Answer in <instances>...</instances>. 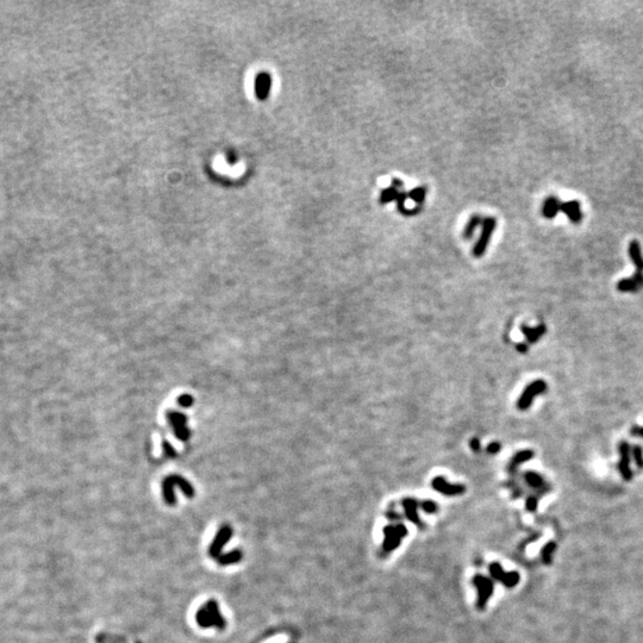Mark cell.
I'll list each match as a JSON object with an SVG mask.
<instances>
[{
    "label": "cell",
    "instance_id": "cell-8",
    "mask_svg": "<svg viewBox=\"0 0 643 643\" xmlns=\"http://www.w3.org/2000/svg\"><path fill=\"white\" fill-rule=\"evenodd\" d=\"M473 583L477 586L478 593H479V597H478V606H479V609H484L485 605H486L487 600H489V598L492 596V590H493L492 581L487 579V578L481 577V575H477V577L474 578Z\"/></svg>",
    "mask_w": 643,
    "mask_h": 643
},
{
    "label": "cell",
    "instance_id": "cell-28",
    "mask_svg": "<svg viewBox=\"0 0 643 643\" xmlns=\"http://www.w3.org/2000/svg\"><path fill=\"white\" fill-rule=\"evenodd\" d=\"M537 506V499L535 497H530V498L526 500V509L530 510V511H534Z\"/></svg>",
    "mask_w": 643,
    "mask_h": 643
},
{
    "label": "cell",
    "instance_id": "cell-17",
    "mask_svg": "<svg viewBox=\"0 0 643 643\" xmlns=\"http://www.w3.org/2000/svg\"><path fill=\"white\" fill-rule=\"evenodd\" d=\"M417 504L418 503L412 498H406L403 500V506H404V510H405V513L406 516H408V518L411 522L415 523V524L421 525L422 523L421 521H419L418 516H417V506H418Z\"/></svg>",
    "mask_w": 643,
    "mask_h": 643
},
{
    "label": "cell",
    "instance_id": "cell-4",
    "mask_svg": "<svg viewBox=\"0 0 643 643\" xmlns=\"http://www.w3.org/2000/svg\"><path fill=\"white\" fill-rule=\"evenodd\" d=\"M174 486L180 487V489L183 491V493H185L187 497H190V498L191 497H193V494H195V491H193L192 486H191L189 481L182 479L181 477L172 476L167 478V479L163 481V497H164V500H166L169 505H173V504L175 503V497H174V493H173Z\"/></svg>",
    "mask_w": 643,
    "mask_h": 643
},
{
    "label": "cell",
    "instance_id": "cell-30",
    "mask_svg": "<svg viewBox=\"0 0 643 643\" xmlns=\"http://www.w3.org/2000/svg\"><path fill=\"white\" fill-rule=\"evenodd\" d=\"M528 349H529V344L526 343V342H523V343L517 344V350H518L519 353L524 354V353H526V351H528Z\"/></svg>",
    "mask_w": 643,
    "mask_h": 643
},
{
    "label": "cell",
    "instance_id": "cell-23",
    "mask_svg": "<svg viewBox=\"0 0 643 643\" xmlns=\"http://www.w3.org/2000/svg\"><path fill=\"white\" fill-rule=\"evenodd\" d=\"M524 478L526 483L531 487H534V489H539V487L543 486V479H542V477L539 474L535 473V472H526L524 474Z\"/></svg>",
    "mask_w": 643,
    "mask_h": 643
},
{
    "label": "cell",
    "instance_id": "cell-21",
    "mask_svg": "<svg viewBox=\"0 0 643 643\" xmlns=\"http://www.w3.org/2000/svg\"><path fill=\"white\" fill-rule=\"evenodd\" d=\"M409 198H411L416 204H418L419 206H422L423 203H424L425 197H426V187L424 186H419L416 187V189H412L410 192L408 193Z\"/></svg>",
    "mask_w": 643,
    "mask_h": 643
},
{
    "label": "cell",
    "instance_id": "cell-24",
    "mask_svg": "<svg viewBox=\"0 0 643 643\" xmlns=\"http://www.w3.org/2000/svg\"><path fill=\"white\" fill-rule=\"evenodd\" d=\"M632 456L638 468H643V450L639 445L632 447Z\"/></svg>",
    "mask_w": 643,
    "mask_h": 643
},
{
    "label": "cell",
    "instance_id": "cell-2",
    "mask_svg": "<svg viewBox=\"0 0 643 643\" xmlns=\"http://www.w3.org/2000/svg\"><path fill=\"white\" fill-rule=\"evenodd\" d=\"M545 391H547V384H545L544 380H534L531 384H529L525 387L521 397L517 400V409L521 410V411L528 410L531 406L532 402H534L535 397L539 396V394H543Z\"/></svg>",
    "mask_w": 643,
    "mask_h": 643
},
{
    "label": "cell",
    "instance_id": "cell-18",
    "mask_svg": "<svg viewBox=\"0 0 643 643\" xmlns=\"http://www.w3.org/2000/svg\"><path fill=\"white\" fill-rule=\"evenodd\" d=\"M483 221H484V218L481 217V216H479V215H473V216H472V217L470 218V221H468V223L466 224V227H465L464 234H462V235H464L465 240H471L472 236H473L474 232H476L477 228L479 227V225L483 224Z\"/></svg>",
    "mask_w": 643,
    "mask_h": 643
},
{
    "label": "cell",
    "instance_id": "cell-1",
    "mask_svg": "<svg viewBox=\"0 0 643 643\" xmlns=\"http://www.w3.org/2000/svg\"><path fill=\"white\" fill-rule=\"evenodd\" d=\"M196 619L202 628L216 626L219 630H224L227 626V622L219 612L218 604L215 599H210L208 603L200 607L196 615Z\"/></svg>",
    "mask_w": 643,
    "mask_h": 643
},
{
    "label": "cell",
    "instance_id": "cell-10",
    "mask_svg": "<svg viewBox=\"0 0 643 643\" xmlns=\"http://www.w3.org/2000/svg\"><path fill=\"white\" fill-rule=\"evenodd\" d=\"M491 574L494 579L500 580L507 587H513L519 581V574L517 572H511V573H504L503 568L499 564H492L490 566Z\"/></svg>",
    "mask_w": 643,
    "mask_h": 643
},
{
    "label": "cell",
    "instance_id": "cell-19",
    "mask_svg": "<svg viewBox=\"0 0 643 643\" xmlns=\"http://www.w3.org/2000/svg\"><path fill=\"white\" fill-rule=\"evenodd\" d=\"M399 192H400V189H398V187H396V186H393V185H391L390 187H387V189H384L383 191H381V193H380V204L381 205H386V204H389V203H391V202H396V199H397V197H398Z\"/></svg>",
    "mask_w": 643,
    "mask_h": 643
},
{
    "label": "cell",
    "instance_id": "cell-26",
    "mask_svg": "<svg viewBox=\"0 0 643 643\" xmlns=\"http://www.w3.org/2000/svg\"><path fill=\"white\" fill-rule=\"evenodd\" d=\"M422 509L428 513H434L437 511V504L431 502V500H425L422 503Z\"/></svg>",
    "mask_w": 643,
    "mask_h": 643
},
{
    "label": "cell",
    "instance_id": "cell-3",
    "mask_svg": "<svg viewBox=\"0 0 643 643\" xmlns=\"http://www.w3.org/2000/svg\"><path fill=\"white\" fill-rule=\"evenodd\" d=\"M497 227V219L494 217H486L484 218L483 224H481V234L479 236V240L473 248V255L476 257H481L486 251L489 243L492 237L494 229Z\"/></svg>",
    "mask_w": 643,
    "mask_h": 643
},
{
    "label": "cell",
    "instance_id": "cell-6",
    "mask_svg": "<svg viewBox=\"0 0 643 643\" xmlns=\"http://www.w3.org/2000/svg\"><path fill=\"white\" fill-rule=\"evenodd\" d=\"M385 532V541H384V549L387 552L398 547L400 539L406 535V528L402 524L386 526L384 529Z\"/></svg>",
    "mask_w": 643,
    "mask_h": 643
},
{
    "label": "cell",
    "instance_id": "cell-14",
    "mask_svg": "<svg viewBox=\"0 0 643 643\" xmlns=\"http://www.w3.org/2000/svg\"><path fill=\"white\" fill-rule=\"evenodd\" d=\"M521 330L523 332V335L525 336L526 343L529 344V343H535V342H537L539 338L545 334L547 328H545L544 324H538L537 326H535V328H530V326L522 325Z\"/></svg>",
    "mask_w": 643,
    "mask_h": 643
},
{
    "label": "cell",
    "instance_id": "cell-11",
    "mask_svg": "<svg viewBox=\"0 0 643 643\" xmlns=\"http://www.w3.org/2000/svg\"><path fill=\"white\" fill-rule=\"evenodd\" d=\"M561 212L573 224H579L584 218L583 211H581V205L578 200H570V202L562 203Z\"/></svg>",
    "mask_w": 643,
    "mask_h": 643
},
{
    "label": "cell",
    "instance_id": "cell-25",
    "mask_svg": "<svg viewBox=\"0 0 643 643\" xmlns=\"http://www.w3.org/2000/svg\"><path fill=\"white\" fill-rule=\"evenodd\" d=\"M555 547H557V545H555L554 542H550V543H548L547 545H545V547L543 548V550H542V557H543V560H544L545 564H550L552 552L554 550Z\"/></svg>",
    "mask_w": 643,
    "mask_h": 643
},
{
    "label": "cell",
    "instance_id": "cell-27",
    "mask_svg": "<svg viewBox=\"0 0 643 643\" xmlns=\"http://www.w3.org/2000/svg\"><path fill=\"white\" fill-rule=\"evenodd\" d=\"M500 449H502V444H500L499 442H492V443H490L489 445H487V451H489V453H491V454L499 453Z\"/></svg>",
    "mask_w": 643,
    "mask_h": 643
},
{
    "label": "cell",
    "instance_id": "cell-7",
    "mask_svg": "<svg viewBox=\"0 0 643 643\" xmlns=\"http://www.w3.org/2000/svg\"><path fill=\"white\" fill-rule=\"evenodd\" d=\"M431 485H432V489L436 490L439 493L445 494V496L448 497L458 496V494L465 493V491H466V487H465L464 485L449 484L448 481L441 476L436 477L435 479L431 481Z\"/></svg>",
    "mask_w": 643,
    "mask_h": 643
},
{
    "label": "cell",
    "instance_id": "cell-9",
    "mask_svg": "<svg viewBox=\"0 0 643 643\" xmlns=\"http://www.w3.org/2000/svg\"><path fill=\"white\" fill-rule=\"evenodd\" d=\"M231 536H232V529L230 528V526L224 525L223 528H221L217 536H216L215 539L212 541L211 547H210V555L216 559L221 557L223 547L227 544V542L231 538Z\"/></svg>",
    "mask_w": 643,
    "mask_h": 643
},
{
    "label": "cell",
    "instance_id": "cell-31",
    "mask_svg": "<svg viewBox=\"0 0 643 643\" xmlns=\"http://www.w3.org/2000/svg\"><path fill=\"white\" fill-rule=\"evenodd\" d=\"M631 435L643 436V428H638V426H635V428H632Z\"/></svg>",
    "mask_w": 643,
    "mask_h": 643
},
{
    "label": "cell",
    "instance_id": "cell-12",
    "mask_svg": "<svg viewBox=\"0 0 643 643\" xmlns=\"http://www.w3.org/2000/svg\"><path fill=\"white\" fill-rule=\"evenodd\" d=\"M619 454L620 461L618 464V468L623 479L629 481L632 478V472L630 470V445L626 442H620L619 444Z\"/></svg>",
    "mask_w": 643,
    "mask_h": 643
},
{
    "label": "cell",
    "instance_id": "cell-13",
    "mask_svg": "<svg viewBox=\"0 0 643 643\" xmlns=\"http://www.w3.org/2000/svg\"><path fill=\"white\" fill-rule=\"evenodd\" d=\"M562 203L555 196H549L544 199L542 205V215L547 219H554L561 212Z\"/></svg>",
    "mask_w": 643,
    "mask_h": 643
},
{
    "label": "cell",
    "instance_id": "cell-20",
    "mask_svg": "<svg viewBox=\"0 0 643 643\" xmlns=\"http://www.w3.org/2000/svg\"><path fill=\"white\" fill-rule=\"evenodd\" d=\"M242 559V553L240 550H232L228 554L221 555L218 558V562L219 565L222 566H227V565H232V564H237L238 561H241Z\"/></svg>",
    "mask_w": 643,
    "mask_h": 643
},
{
    "label": "cell",
    "instance_id": "cell-22",
    "mask_svg": "<svg viewBox=\"0 0 643 643\" xmlns=\"http://www.w3.org/2000/svg\"><path fill=\"white\" fill-rule=\"evenodd\" d=\"M638 289L639 286L631 279V278H629V279H622L618 284H617V290H618L619 292H636V291H638Z\"/></svg>",
    "mask_w": 643,
    "mask_h": 643
},
{
    "label": "cell",
    "instance_id": "cell-16",
    "mask_svg": "<svg viewBox=\"0 0 643 643\" xmlns=\"http://www.w3.org/2000/svg\"><path fill=\"white\" fill-rule=\"evenodd\" d=\"M534 457V451L530 450V449H525V450H521L518 451L515 456L512 457V460L510 461L509 464V471L510 472H515L517 470V467H519V465L524 464V462L531 460Z\"/></svg>",
    "mask_w": 643,
    "mask_h": 643
},
{
    "label": "cell",
    "instance_id": "cell-29",
    "mask_svg": "<svg viewBox=\"0 0 643 643\" xmlns=\"http://www.w3.org/2000/svg\"><path fill=\"white\" fill-rule=\"evenodd\" d=\"M470 445H471L472 450H474V451H479V450H480V448H481V442H480V439H479V438H477V437L472 438V439H471V442H470Z\"/></svg>",
    "mask_w": 643,
    "mask_h": 643
},
{
    "label": "cell",
    "instance_id": "cell-5",
    "mask_svg": "<svg viewBox=\"0 0 643 643\" xmlns=\"http://www.w3.org/2000/svg\"><path fill=\"white\" fill-rule=\"evenodd\" d=\"M629 256L631 258L632 263L636 267V273L631 277V279L635 281L639 287L643 285V255L641 250V245L636 240H632L629 244Z\"/></svg>",
    "mask_w": 643,
    "mask_h": 643
},
{
    "label": "cell",
    "instance_id": "cell-15",
    "mask_svg": "<svg viewBox=\"0 0 643 643\" xmlns=\"http://www.w3.org/2000/svg\"><path fill=\"white\" fill-rule=\"evenodd\" d=\"M408 197H409L408 193H405V192H403V191H400L398 197H397V199H396L397 210H398V211L402 213L403 216H408V217H411V216L418 215V213L421 212L422 206L418 205V206H416V208H413V209L406 208V206H405V200L408 199Z\"/></svg>",
    "mask_w": 643,
    "mask_h": 643
}]
</instances>
